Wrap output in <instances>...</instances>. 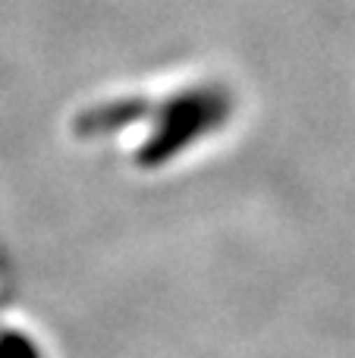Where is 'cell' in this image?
Here are the masks:
<instances>
[{
    "instance_id": "1",
    "label": "cell",
    "mask_w": 355,
    "mask_h": 358,
    "mask_svg": "<svg viewBox=\"0 0 355 358\" xmlns=\"http://www.w3.org/2000/svg\"><path fill=\"white\" fill-rule=\"evenodd\" d=\"M230 117V98L224 88L198 85L167 98L157 107V126L138 151L142 167H161L164 161L192 148L208 132L220 129Z\"/></svg>"
},
{
    "instance_id": "2",
    "label": "cell",
    "mask_w": 355,
    "mask_h": 358,
    "mask_svg": "<svg viewBox=\"0 0 355 358\" xmlns=\"http://www.w3.org/2000/svg\"><path fill=\"white\" fill-rule=\"evenodd\" d=\"M0 358H41V355H38V349L25 336L6 334L0 336Z\"/></svg>"
}]
</instances>
